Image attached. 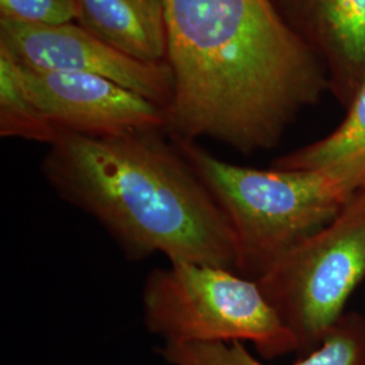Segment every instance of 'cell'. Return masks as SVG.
Segmentation results:
<instances>
[{
    "mask_svg": "<svg viewBox=\"0 0 365 365\" xmlns=\"http://www.w3.org/2000/svg\"><path fill=\"white\" fill-rule=\"evenodd\" d=\"M173 96L165 131L249 155L277 144L324 78L274 0H161Z\"/></svg>",
    "mask_w": 365,
    "mask_h": 365,
    "instance_id": "cell-1",
    "label": "cell"
},
{
    "mask_svg": "<svg viewBox=\"0 0 365 365\" xmlns=\"http://www.w3.org/2000/svg\"><path fill=\"white\" fill-rule=\"evenodd\" d=\"M161 131L114 137L60 134L42 173L63 200L98 222L131 260L237 272L235 235L209 188Z\"/></svg>",
    "mask_w": 365,
    "mask_h": 365,
    "instance_id": "cell-2",
    "label": "cell"
},
{
    "mask_svg": "<svg viewBox=\"0 0 365 365\" xmlns=\"http://www.w3.org/2000/svg\"><path fill=\"white\" fill-rule=\"evenodd\" d=\"M235 235L237 274L259 280L276 261L339 217L356 192L321 170L235 165L196 141L173 140Z\"/></svg>",
    "mask_w": 365,
    "mask_h": 365,
    "instance_id": "cell-3",
    "label": "cell"
},
{
    "mask_svg": "<svg viewBox=\"0 0 365 365\" xmlns=\"http://www.w3.org/2000/svg\"><path fill=\"white\" fill-rule=\"evenodd\" d=\"M141 299L145 327L164 342H250L267 359L299 351L259 283L232 269L170 262L148 274Z\"/></svg>",
    "mask_w": 365,
    "mask_h": 365,
    "instance_id": "cell-4",
    "label": "cell"
},
{
    "mask_svg": "<svg viewBox=\"0 0 365 365\" xmlns=\"http://www.w3.org/2000/svg\"><path fill=\"white\" fill-rule=\"evenodd\" d=\"M364 279L363 190L334 221L288 250L256 282L306 353L321 345Z\"/></svg>",
    "mask_w": 365,
    "mask_h": 365,
    "instance_id": "cell-5",
    "label": "cell"
},
{
    "mask_svg": "<svg viewBox=\"0 0 365 365\" xmlns=\"http://www.w3.org/2000/svg\"><path fill=\"white\" fill-rule=\"evenodd\" d=\"M0 52L16 66L45 72H73L108 78L168 108L173 75L168 63H145L72 24L26 25L0 19Z\"/></svg>",
    "mask_w": 365,
    "mask_h": 365,
    "instance_id": "cell-6",
    "label": "cell"
},
{
    "mask_svg": "<svg viewBox=\"0 0 365 365\" xmlns=\"http://www.w3.org/2000/svg\"><path fill=\"white\" fill-rule=\"evenodd\" d=\"M16 71L29 98L58 134L114 137L165 131L163 107L108 78L19 66Z\"/></svg>",
    "mask_w": 365,
    "mask_h": 365,
    "instance_id": "cell-7",
    "label": "cell"
},
{
    "mask_svg": "<svg viewBox=\"0 0 365 365\" xmlns=\"http://www.w3.org/2000/svg\"><path fill=\"white\" fill-rule=\"evenodd\" d=\"M78 25L133 58L167 63L161 0H73Z\"/></svg>",
    "mask_w": 365,
    "mask_h": 365,
    "instance_id": "cell-8",
    "label": "cell"
},
{
    "mask_svg": "<svg viewBox=\"0 0 365 365\" xmlns=\"http://www.w3.org/2000/svg\"><path fill=\"white\" fill-rule=\"evenodd\" d=\"M160 356L170 365H268L256 359L244 342H164ZM292 365H365V317L344 314L318 348Z\"/></svg>",
    "mask_w": 365,
    "mask_h": 365,
    "instance_id": "cell-9",
    "label": "cell"
},
{
    "mask_svg": "<svg viewBox=\"0 0 365 365\" xmlns=\"http://www.w3.org/2000/svg\"><path fill=\"white\" fill-rule=\"evenodd\" d=\"M276 170H321L353 192L365 190V78L344 122L325 138L274 161Z\"/></svg>",
    "mask_w": 365,
    "mask_h": 365,
    "instance_id": "cell-10",
    "label": "cell"
},
{
    "mask_svg": "<svg viewBox=\"0 0 365 365\" xmlns=\"http://www.w3.org/2000/svg\"><path fill=\"white\" fill-rule=\"evenodd\" d=\"M353 66H365V0H291Z\"/></svg>",
    "mask_w": 365,
    "mask_h": 365,
    "instance_id": "cell-11",
    "label": "cell"
},
{
    "mask_svg": "<svg viewBox=\"0 0 365 365\" xmlns=\"http://www.w3.org/2000/svg\"><path fill=\"white\" fill-rule=\"evenodd\" d=\"M0 134L51 145L60 135L29 98L13 60L0 52Z\"/></svg>",
    "mask_w": 365,
    "mask_h": 365,
    "instance_id": "cell-12",
    "label": "cell"
},
{
    "mask_svg": "<svg viewBox=\"0 0 365 365\" xmlns=\"http://www.w3.org/2000/svg\"><path fill=\"white\" fill-rule=\"evenodd\" d=\"M0 19L26 25L76 22L73 0H0Z\"/></svg>",
    "mask_w": 365,
    "mask_h": 365,
    "instance_id": "cell-13",
    "label": "cell"
}]
</instances>
